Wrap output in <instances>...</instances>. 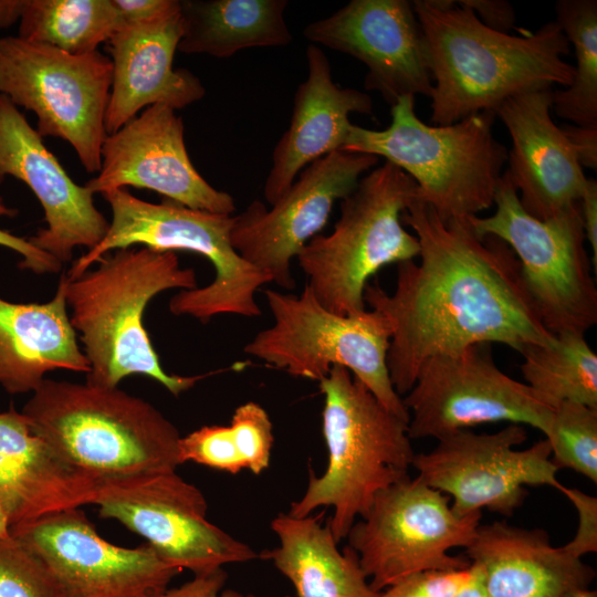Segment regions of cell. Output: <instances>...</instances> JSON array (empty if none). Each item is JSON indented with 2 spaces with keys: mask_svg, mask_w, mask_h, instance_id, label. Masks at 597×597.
Segmentation results:
<instances>
[{
  "mask_svg": "<svg viewBox=\"0 0 597 597\" xmlns=\"http://www.w3.org/2000/svg\"><path fill=\"white\" fill-rule=\"evenodd\" d=\"M401 221L415 231L419 262L396 264L391 294L377 283L364 291L366 305L389 322L387 368L399 396L411 389L432 356L492 343L522 354L530 346L555 342L504 241L480 237L468 218L443 221L417 197Z\"/></svg>",
  "mask_w": 597,
  "mask_h": 597,
  "instance_id": "cell-1",
  "label": "cell"
},
{
  "mask_svg": "<svg viewBox=\"0 0 597 597\" xmlns=\"http://www.w3.org/2000/svg\"><path fill=\"white\" fill-rule=\"evenodd\" d=\"M433 86L431 121L450 125L506 100L555 84L567 87L570 44L556 21L521 35L485 27L469 8L450 0H415Z\"/></svg>",
  "mask_w": 597,
  "mask_h": 597,
  "instance_id": "cell-2",
  "label": "cell"
},
{
  "mask_svg": "<svg viewBox=\"0 0 597 597\" xmlns=\"http://www.w3.org/2000/svg\"><path fill=\"white\" fill-rule=\"evenodd\" d=\"M94 270L74 280L65 276L70 321L80 333L90 364L86 384L115 388L134 374L147 376L178 397L202 376L164 370L143 323L144 311L158 293L197 287L195 270L182 269L174 251L147 247L104 254Z\"/></svg>",
  "mask_w": 597,
  "mask_h": 597,
  "instance_id": "cell-3",
  "label": "cell"
},
{
  "mask_svg": "<svg viewBox=\"0 0 597 597\" xmlns=\"http://www.w3.org/2000/svg\"><path fill=\"white\" fill-rule=\"evenodd\" d=\"M22 413L56 454L101 480L170 472L180 464L175 425L118 387L45 378Z\"/></svg>",
  "mask_w": 597,
  "mask_h": 597,
  "instance_id": "cell-4",
  "label": "cell"
},
{
  "mask_svg": "<svg viewBox=\"0 0 597 597\" xmlns=\"http://www.w3.org/2000/svg\"><path fill=\"white\" fill-rule=\"evenodd\" d=\"M320 389L327 467L320 476L310 473L306 490L287 513L305 517L321 506L333 507L327 522L339 543L380 491L410 478L416 452L408 421L385 408L348 369L334 366Z\"/></svg>",
  "mask_w": 597,
  "mask_h": 597,
  "instance_id": "cell-5",
  "label": "cell"
},
{
  "mask_svg": "<svg viewBox=\"0 0 597 597\" xmlns=\"http://www.w3.org/2000/svg\"><path fill=\"white\" fill-rule=\"evenodd\" d=\"M380 130L352 125L342 150L384 157L417 184V198L443 220L478 216L494 203L507 149L493 136L495 114L480 112L450 125H428L415 96L391 105Z\"/></svg>",
  "mask_w": 597,
  "mask_h": 597,
  "instance_id": "cell-6",
  "label": "cell"
},
{
  "mask_svg": "<svg viewBox=\"0 0 597 597\" xmlns=\"http://www.w3.org/2000/svg\"><path fill=\"white\" fill-rule=\"evenodd\" d=\"M102 196L112 210L108 230L97 245L73 262L65 273L70 280L113 250L134 244L158 251L181 250L208 259L216 275L203 287L175 294L169 302L174 315L192 316L202 323L220 314L261 315L255 293L271 280L233 249L230 232L234 216L191 209L168 199L151 203L126 189L105 191Z\"/></svg>",
  "mask_w": 597,
  "mask_h": 597,
  "instance_id": "cell-7",
  "label": "cell"
},
{
  "mask_svg": "<svg viewBox=\"0 0 597 597\" xmlns=\"http://www.w3.org/2000/svg\"><path fill=\"white\" fill-rule=\"evenodd\" d=\"M417 189L409 175L385 161L341 200L333 231L317 234L300 251L306 284L325 308L339 315L364 312L368 280L388 264L418 258V239L401 221Z\"/></svg>",
  "mask_w": 597,
  "mask_h": 597,
  "instance_id": "cell-8",
  "label": "cell"
},
{
  "mask_svg": "<svg viewBox=\"0 0 597 597\" xmlns=\"http://www.w3.org/2000/svg\"><path fill=\"white\" fill-rule=\"evenodd\" d=\"M273 325L243 348L294 377L321 381L334 366L348 369L389 411L409 422L387 368L391 328L375 310L339 315L325 308L305 284L300 295L266 290Z\"/></svg>",
  "mask_w": 597,
  "mask_h": 597,
  "instance_id": "cell-9",
  "label": "cell"
},
{
  "mask_svg": "<svg viewBox=\"0 0 597 597\" xmlns=\"http://www.w3.org/2000/svg\"><path fill=\"white\" fill-rule=\"evenodd\" d=\"M489 217H469L480 235L504 241L516 256L538 316L553 335L585 334L597 323V287L578 203L547 220L530 214L503 172Z\"/></svg>",
  "mask_w": 597,
  "mask_h": 597,
  "instance_id": "cell-10",
  "label": "cell"
},
{
  "mask_svg": "<svg viewBox=\"0 0 597 597\" xmlns=\"http://www.w3.org/2000/svg\"><path fill=\"white\" fill-rule=\"evenodd\" d=\"M113 65L98 50L75 55L0 38V93L36 116L38 134L67 142L87 172L101 168Z\"/></svg>",
  "mask_w": 597,
  "mask_h": 597,
  "instance_id": "cell-11",
  "label": "cell"
},
{
  "mask_svg": "<svg viewBox=\"0 0 597 597\" xmlns=\"http://www.w3.org/2000/svg\"><path fill=\"white\" fill-rule=\"evenodd\" d=\"M482 512L458 515L450 498L419 476L380 491L346 538L358 555L370 586L383 591L401 578L428 569H460L464 557L449 554L467 548L481 524Z\"/></svg>",
  "mask_w": 597,
  "mask_h": 597,
  "instance_id": "cell-12",
  "label": "cell"
},
{
  "mask_svg": "<svg viewBox=\"0 0 597 597\" xmlns=\"http://www.w3.org/2000/svg\"><path fill=\"white\" fill-rule=\"evenodd\" d=\"M93 504L100 517L118 521L166 563L193 576L259 557L207 520L205 495L176 471L102 480Z\"/></svg>",
  "mask_w": 597,
  "mask_h": 597,
  "instance_id": "cell-13",
  "label": "cell"
},
{
  "mask_svg": "<svg viewBox=\"0 0 597 597\" xmlns=\"http://www.w3.org/2000/svg\"><path fill=\"white\" fill-rule=\"evenodd\" d=\"M410 439H439L462 429L507 421L546 433L554 407L495 364L491 344L428 358L402 398Z\"/></svg>",
  "mask_w": 597,
  "mask_h": 597,
  "instance_id": "cell-14",
  "label": "cell"
},
{
  "mask_svg": "<svg viewBox=\"0 0 597 597\" xmlns=\"http://www.w3.org/2000/svg\"><path fill=\"white\" fill-rule=\"evenodd\" d=\"M526 439L525 428L516 423L493 433L458 430L439 438L429 452L416 453L412 468L427 485L450 498L458 515L486 509L510 517L527 498L526 486H565L557 479L548 440L515 449Z\"/></svg>",
  "mask_w": 597,
  "mask_h": 597,
  "instance_id": "cell-15",
  "label": "cell"
},
{
  "mask_svg": "<svg viewBox=\"0 0 597 597\" xmlns=\"http://www.w3.org/2000/svg\"><path fill=\"white\" fill-rule=\"evenodd\" d=\"M378 159L339 149L311 163L271 209L253 200L234 216L230 232L233 249L271 282L294 289L293 259L326 226L334 203L353 192Z\"/></svg>",
  "mask_w": 597,
  "mask_h": 597,
  "instance_id": "cell-16",
  "label": "cell"
},
{
  "mask_svg": "<svg viewBox=\"0 0 597 597\" xmlns=\"http://www.w3.org/2000/svg\"><path fill=\"white\" fill-rule=\"evenodd\" d=\"M49 568L64 597H160L181 569L144 544L114 545L80 509L55 512L10 530Z\"/></svg>",
  "mask_w": 597,
  "mask_h": 597,
  "instance_id": "cell-17",
  "label": "cell"
},
{
  "mask_svg": "<svg viewBox=\"0 0 597 597\" xmlns=\"http://www.w3.org/2000/svg\"><path fill=\"white\" fill-rule=\"evenodd\" d=\"M153 190L191 209L232 214L234 199L213 188L195 168L185 144V127L176 111L154 104L118 130L107 134L101 168L85 187L103 193L125 187Z\"/></svg>",
  "mask_w": 597,
  "mask_h": 597,
  "instance_id": "cell-18",
  "label": "cell"
},
{
  "mask_svg": "<svg viewBox=\"0 0 597 597\" xmlns=\"http://www.w3.org/2000/svg\"><path fill=\"white\" fill-rule=\"evenodd\" d=\"M303 35L364 63L365 90L377 91L390 106L405 95L430 97L426 40L410 1L352 0L308 23Z\"/></svg>",
  "mask_w": 597,
  "mask_h": 597,
  "instance_id": "cell-19",
  "label": "cell"
},
{
  "mask_svg": "<svg viewBox=\"0 0 597 597\" xmlns=\"http://www.w3.org/2000/svg\"><path fill=\"white\" fill-rule=\"evenodd\" d=\"M42 139L24 114L0 93V182L14 177L35 195L46 228L28 240L63 264L72 260L74 248L97 245L109 222L94 205V193L67 175Z\"/></svg>",
  "mask_w": 597,
  "mask_h": 597,
  "instance_id": "cell-20",
  "label": "cell"
},
{
  "mask_svg": "<svg viewBox=\"0 0 597 597\" xmlns=\"http://www.w3.org/2000/svg\"><path fill=\"white\" fill-rule=\"evenodd\" d=\"M552 90L521 94L494 112L512 142L505 170L522 207L547 220L576 206L587 178L562 128L551 117Z\"/></svg>",
  "mask_w": 597,
  "mask_h": 597,
  "instance_id": "cell-21",
  "label": "cell"
},
{
  "mask_svg": "<svg viewBox=\"0 0 597 597\" xmlns=\"http://www.w3.org/2000/svg\"><path fill=\"white\" fill-rule=\"evenodd\" d=\"M181 38L180 6L156 19L123 23L106 42L113 65L105 114L107 134L115 133L154 104L181 109L200 101L206 90L187 69H175Z\"/></svg>",
  "mask_w": 597,
  "mask_h": 597,
  "instance_id": "cell-22",
  "label": "cell"
},
{
  "mask_svg": "<svg viewBox=\"0 0 597 597\" xmlns=\"http://www.w3.org/2000/svg\"><path fill=\"white\" fill-rule=\"evenodd\" d=\"M465 555L482 566L488 597H597L595 570L554 546L544 528L480 524Z\"/></svg>",
  "mask_w": 597,
  "mask_h": 597,
  "instance_id": "cell-23",
  "label": "cell"
},
{
  "mask_svg": "<svg viewBox=\"0 0 597 597\" xmlns=\"http://www.w3.org/2000/svg\"><path fill=\"white\" fill-rule=\"evenodd\" d=\"M306 63L307 77L295 92L291 122L273 149L263 188L271 206L307 165L343 148L353 125L350 114H373L369 94L334 83L329 61L318 46H307Z\"/></svg>",
  "mask_w": 597,
  "mask_h": 597,
  "instance_id": "cell-24",
  "label": "cell"
},
{
  "mask_svg": "<svg viewBox=\"0 0 597 597\" xmlns=\"http://www.w3.org/2000/svg\"><path fill=\"white\" fill-rule=\"evenodd\" d=\"M101 482L56 454L13 406L0 411V507L10 530L93 504Z\"/></svg>",
  "mask_w": 597,
  "mask_h": 597,
  "instance_id": "cell-25",
  "label": "cell"
},
{
  "mask_svg": "<svg viewBox=\"0 0 597 597\" xmlns=\"http://www.w3.org/2000/svg\"><path fill=\"white\" fill-rule=\"evenodd\" d=\"M57 369L90 371L67 314L64 274L49 302L0 297V386L11 395L33 392Z\"/></svg>",
  "mask_w": 597,
  "mask_h": 597,
  "instance_id": "cell-26",
  "label": "cell"
},
{
  "mask_svg": "<svg viewBox=\"0 0 597 597\" xmlns=\"http://www.w3.org/2000/svg\"><path fill=\"white\" fill-rule=\"evenodd\" d=\"M321 516L279 513L271 528L279 544L259 556L269 559L294 586L297 597H383L364 573L357 553L338 548Z\"/></svg>",
  "mask_w": 597,
  "mask_h": 597,
  "instance_id": "cell-27",
  "label": "cell"
},
{
  "mask_svg": "<svg viewBox=\"0 0 597 597\" xmlns=\"http://www.w3.org/2000/svg\"><path fill=\"white\" fill-rule=\"evenodd\" d=\"M286 0H179L178 50L224 59L252 48L292 42L285 22Z\"/></svg>",
  "mask_w": 597,
  "mask_h": 597,
  "instance_id": "cell-28",
  "label": "cell"
},
{
  "mask_svg": "<svg viewBox=\"0 0 597 597\" xmlns=\"http://www.w3.org/2000/svg\"><path fill=\"white\" fill-rule=\"evenodd\" d=\"M273 425L266 410L254 401L235 408L229 426H203L179 441V462H196L237 474H261L270 465Z\"/></svg>",
  "mask_w": 597,
  "mask_h": 597,
  "instance_id": "cell-29",
  "label": "cell"
},
{
  "mask_svg": "<svg viewBox=\"0 0 597 597\" xmlns=\"http://www.w3.org/2000/svg\"><path fill=\"white\" fill-rule=\"evenodd\" d=\"M19 38L82 55L97 51L123 24L114 0H28Z\"/></svg>",
  "mask_w": 597,
  "mask_h": 597,
  "instance_id": "cell-30",
  "label": "cell"
},
{
  "mask_svg": "<svg viewBox=\"0 0 597 597\" xmlns=\"http://www.w3.org/2000/svg\"><path fill=\"white\" fill-rule=\"evenodd\" d=\"M551 345H534L521 355L525 384L552 407L564 401L597 409V355L585 334L555 335Z\"/></svg>",
  "mask_w": 597,
  "mask_h": 597,
  "instance_id": "cell-31",
  "label": "cell"
},
{
  "mask_svg": "<svg viewBox=\"0 0 597 597\" xmlns=\"http://www.w3.org/2000/svg\"><path fill=\"white\" fill-rule=\"evenodd\" d=\"M556 22L574 45L576 66L569 86L552 95V108L578 126L597 125V1L558 0Z\"/></svg>",
  "mask_w": 597,
  "mask_h": 597,
  "instance_id": "cell-32",
  "label": "cell"
},
{
  "mask_svg": "<svg viewBox=\"0 0 597 597\" xmlns=\"http://www.w3.org/2000/svg\"><path fill=\"white\" fill-rule=\"evenodd\" d=\"M545 438L558 470L570 469L597 483V409L572 401L558 404Z\"/></svg>",
  "mask_w": 597,
  "mask_h": 597,
  "instance_id": "cell-33",
  "label": "cell"
},
{
  "mask_svg": "<svg viewBox=\"0 0 597 597\" xmlns=\"http://www.w3.org/2000/svg\"><path fill=\"white\" fill-rule=\"evenodd\" d=\"M0 597H64L45 564L25 545L0 536Z\"/></svg>",
  "mask_w": 597,
  "mask_h": 597,
  "instance_id": "cell-34",
  "label": "cell"
},
{
  "mask_svg": "<svg viewBox=\"0 0 597 597\" xmlns=\"http://www.w3.org/2000/svg\"><path fill=\"white\" fill-rule=\"evenodd\" d=\"M470 576L460 569H428L410 574L381 591L383 597H453Z\"/></svg>",
  "mask_w": 597,
  "mask_h": 597,
  "instance_id": "cell-35",
  "label": "cell"
},
{
  "mask_svg": "<svg viewBox=\"0 0 597 597\" xmlns=\"http://www.w3.org/2000/svg\"><path fill=\"white\" fill-rule=\"evenodd\" d=\"M574 505L578 514V527L572 541L563 548L582 558L597 551V499L578 489L567 488L561 491Z\"/></svg>",
  "mask_w": 597,
  "mask_h": 597,
  "instance_id": "cell-36",
  "label": "cell"
},
{
  "mask_svg": "<svg viewBox=\"0 0 597 597\" xmlns=\"http://www.w3.org/2000/svg\"><path fill=\"white\" fill-rule=\"evenodd\" d=\"M17 213L18 210L8 207L0 197V216L13 218ZM0 245L17 252L22 256V260L19 263V268L22 270H29L36 274H44L57 273L62 269V263L49 253L34 247L28 239L17 237L2 229H0Z\"/></svg>",
  "mask_w": 597,
  "mask_h": 597,
  "instance_id": "cell-37",
  "label": "cell"
},
{
  "mask_svg": "<svg viewBox=\"0 0 597 597\" xmlns=\"http://www.w3.org/2000/svg\"><path fill=\"white\" fill-rule=\"evenodd\" d=\"M228 575L223 568L193 576L179 587L168 588L160 597H256L234 589H223Z\"/></svg>",
  "mask_w": 597,
  "mask_h": 597,
  "instance_id": "cell-38",
  "label": "cell"
},
{
  "mask_svg": "<svg viewBox=\"0 0 597 597\" xmlns=\"http://www.w3.org/2000/svg\"><path fill=\"white\" fill-rule=\"evenodd\" d=\"M460 4L473 11L488 28L509 33L516 22L513 6L504 0H459Z\"/></svg>",
  "mask_w": 597,
  "mask_h": 597,
  "instance_id": "cell-39",
  "label": "cell"
},
{
  "mask_svg": "<svg viewBox=\"0 0 597 597\" xmlns=\"http://www.w3.org/2000/svg\"><path fill=\"white\" fill-rule=\"evenodd\" d=\"M123 23L144 22L161 17L179 6V0H114Z\"/></svg>",
  "mask_w": 597,
  "mask_h": 597,
  "instance_id": "cell-40",
  "label": "cell"
},
{
  "mask_svg": "<svg viewBox=\"0 0 597 597\" xmlns=\"http://www.w3.org/2000/svg\"><path fill=\"white\" fill-rule=\"evenodd\" d=\"M582 167L596 170L597 168V125L561 127Z\"/></svg>",
  "mask_w": 597,
  "mask_h": 597,
  "instance_id": "cell-41",
  "label": "cell"
},
{
  "mask_svg": "<svg viewBox=\"0 0 597 597\" xmlns=\"http://www.w3.org/2000/svg\"><path fill=\"white\" fill-rule=\"evenodd\" d=\"M579 214L585 238L591 249V265L597 269V181L587 178L583 195L578 201Z\"/></svg>",
  "mask_w": 597,
  "mask_h": 597,
  "instance_id": "cell-42",
  "label": "cell"
},
{
  "mask_svg": "<svg viewBox=\"0 0 597 597\" xmlns=\"http://www.w3.org/2000/svg\"><path fill=\"white\" fill-rule=\"evenodd\" d=\"M453 597H488L485 575L480 564L470 562V576Z\"/></svg>",
  "mask_w": 597,
  "mask_h": 597,
  "instance_id": "cell-43",
  "label": "cell"
},
{
  "mask_svg": "<svg viewBox=\"0 0 597 597\" xmlns=\"http://www.w3.org/2000/svg\"><path fill=\"white\" fill-rule=\"evenodd\" d=\"M28 0H0V29L20 21Z\"/></svg>",
  "mask_w": 597,
  "mask_h": 597,
  "instance_id": "cell-44",
  "label": "cell"
},
{
  "mask_svg": "<svg viewBox=\"0 0 597 597\" xmlns=\"http://www.w3.org/2000/svg\"><path fill=\"white\" fill-rule=\"evenodd\" d=\"M0 536L4 538L11 536L7 516L1 507H0Z\"/></svg>",
  "mask_w": 597,
  "mask_h": 597,
  "instance_id": "cell-45",
  "label": "cell"
}]
</instances>
